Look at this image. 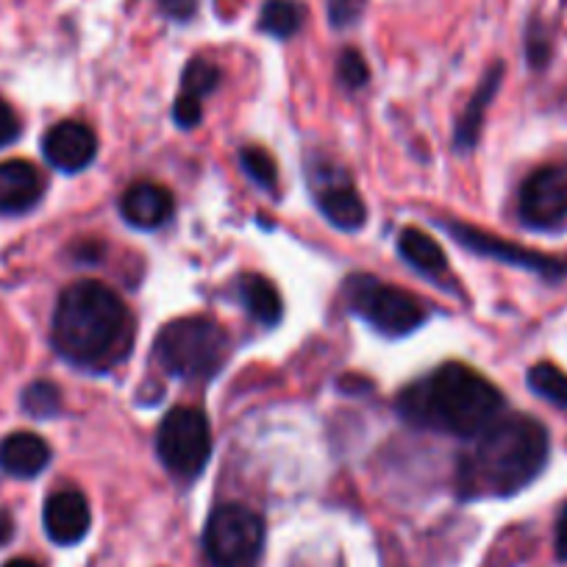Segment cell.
<instances>
[{
    "instance_id": "obj_1",
    "label": "cell",
    "mask_w": 567,
    "mask_h": 567,
    "mask_svg": "<svg viewBox=\"0 0 567 567\" xmlns=\"http://www.w3.org/2000/svg\"><path fill=\"white\" fill-rule=\"evenodd\" d=\"M545 425L528 414L498 417L473 437L462 456L460 489L465 498H506L526 489L548 465Z\"/></svg>"
},
{
    "instance_id": "obj_2",
    "label": "cell",
    "mask_w": 567,
    "mask_h": 567,
    "mask_svg": "<svg viewBox=\"0 0 567 567\" xmlns=\"http://www.w3.org/2000/svg\"><path fill=\"white\" fill-rule=\"evenodd\" d=\"M128 340V312L106 284L79 281L62 292L53 315L59 357L75 368L103 370L125 357Z\"/></svg>"
},
{
    "instance_id": "obj_3",
    "label": "cell",
    "mask_w": 567,
    "mask_h": 567,
    "mask_svg": "<svg viewBox=\"0 0 567 567\" xmlns=\"http://www.w3.org/2000/svg\"><path fill=\"white\" fill-rule=\"evenodd\" d=\"M403 417L423 429L473 440L504 409L498 386L465 364H443L432 375L403 390L398 401Z\"/></svg>"
},
{
    "instance_id": "obj_4",
    "label": "cell",
    "mask_w": 567,
    "mask_h": 567,
    "mask_svg": "<svg viewBox=\"0 0 567 567\" xmlns=\"http://www.w3.org/2000/svg\"><path fill=\"white\" fill-rule=\"evenodd\" d=\"M231 340L209 318H182L167 323L156 337V359L178 379H212L226 364Z\"/></svg>"
},
{
    "instance_id": "obj_5",
    "label": "cell",
    "mask_w": 567,
    "mask_h": 567,
    "mask_svg": "<svg viewBox=\"0 0 567 567\" xmlns=\"http://www.w3.org/2000/svg\"><path fill=\"white\" fill-rule=\"evenodd\" d=\"M204 548L212 567H259L265 548L261 517L248 506H217L206 523Z\"/></svg>"
},
{
    "instance_id": "obj_6",
    "label": "cell",
    "mask_w": 567,
    "mask_h": 567,
    "mask_svg": "<svg viewBox=\"0 0 567 567\" xmlns=\"http://www.w3.org/2000/svg\"><path fill=\"white\" fill-rule=\"evenodd\" d=\"M346 296L353 312L362 320H368L373 329L384 331V334H412L425 320V309L417 298L403 290H395V287H386L384 281L373 276L348 278Z\"/></svg>"
},
{
    "instance_id": "obj_7",
    "label": "cell",
    "mask_w": 567,
    "mask_h": 567,
    "mask_svg": "<svg viewBox=\"0 0 567 567\" xmlns=\"http://www.w3.org/2000/svg\"><path fill=\"white\" fill-rule=\"evenodd\" d=\"M156 451L173 476L184 482L200 476L212 454V434L204 412L189 406L171 409L156 434Z\"/></svg>"
},
{
    "instance_id": "obj_8",
    "label": "cell",
    "mask_w": 567,
    "mask_h": 567,
    "mask_svg": "<svg viewBox=\"0 0 567 567\" xmlns=\"http://www.w3.org/2000/svg\"><path fill=\"white\" fill-rule=\"evenodd\" d=\"M520 217L534 231L567 228V162L545 165L526 178L520 189Z\"/></svg>"
},
{
    "instance_id": "obj_9",
    "label": "cell",
    "mask_w": 567,
    "mask_h": 567,
    "mask_svg": "<svg viewBox=\"0 0 567 567\" xmlns=\"http://www.w3.org/2000/svg\"><path fill=\"white\" fill-rule=\"evenodd\" d=\"M449 234L460 245L471 248L473 254L478 256H493V259L506 261V265L523 267V270H532L537 276L548 278V281H559V278L567 276V265L561 259H554V256L537 254V250L520 248V245H512L506 239L493 237V234H484L478 228L465 226V223H449Z\"/></svg>"
},
{
    "instance_id": "obj_10",
    "label": "cell",
    "mask_w": 567,
    "mask_h": 567,
    "mask_svg": "<svg viewBox=\"0 0 567 567\" xmlns=\"http://www.w3.org/2000/svg\"><path fill=\"white\" fill-rule=\"evenodd\" d=\"M42 154H45L48 165L56 167L62 173H79L92 165L97 154V140L92 134L90 125L75 123V120H64L56 123L42 140Z\"/></svg>"
},
{
    "instance_id": "obj_11",
    "label": "cell",
    "mask_w": 567,
    "mask_h": 567,
    "mask_svg": "<svg viewBox=\"0 0 567 567\" xmlns=\"http://www.w3.org/2000/svg\"><path fill=\"white\" fill-rule=\"evenodd\" d=\"M42 523H45L48 537L56 545H75L86 537L92 526L90 504L79 489H62L53 493L45 501V512H42Z\"/></svg>"
},
{
    "instance_id": "obj_12",
    "label": "cell",
    "mask_w": 567,
    "mask_h": 567,
    "mask_svg": "<svg viewBox=\"0 0 567 567\" xmlns=\"http://www.w3.org/2000/svg\"><path fill=\"white\" fill-rule=\"evenodd\" d=\"M120 212L134 228H159L173 215V195L162 184L140 182L131 184L120 200Z\"/></svg>"
},
{
    "instance_id": "obj_13",
    "label": "cell",
    "mask_w": 567,
    "mask_h": 567,
    "mask_svg": "<svg viewBox=\"0 0 567 567\" xmlns=\"http://www.w3.org/2000/svg\"><path fill=\"white\" fill-rule=\"evenodd\" d=\"M42 178L31 162H0V215H23L40 200Z\"/></svg>"
},
{
    "instance_id": "obj_14",
    "label": "cell",
    "mask_w": 567,
    "mask_h": 567,
    "mask_svg": "<svg viewBox=\"0 0 567 567\" xmlns=\"http://www.w3.org/2000/svg\"><path fill=\"white\" fill-rule=\"evenodd\" d=\"M51 462V445L31 432H14L0 445V467L14 478H34Z\"/></svg>"
},
{
    "instance_id": "obj_15",
    "label": "cell",
    "mask_w": 567,
    "mask_h": 567,
    "mask_svg": "<svg viewBox=\"0 0 567 567\" xmlns=\"http://www.w3.org/2000/svg\"><path fill=\"white\" fill-rule=\"evenodd\" d=\"M318 206L326 215L331 226L342 228V231H357L368 220V209H364L362 198L353 193L346 184H331V187L320 189Z\"/></svg>"
},
{
    "instance_id": "obj_16",
    "label": "cell",
    "mask_w": 567,
    "mask_h": 567,
    "mask_svg": "<svg viewBox=\"0 0 567 567\" xmlns=\"http://www.w3.org/2000/svg\"><path fill=\"white\" fill-rule=\"evenodd\" d=\"M239 298H243L245 309H248L250 318L261 326H276L281 320L284 307H281V296L272 287L267 278L256 276V272H245L243 278L237 281Z\"/></svg>"
},
{
    "instance_id": "obj_17",
    "label": "cell",
    "mask_w": 567,
    "mask_h": 567,
    "mask_svg": "<svg viewBox=\"0 0 567 567\" xmlns=\"http://www.w3.org/2000/svg\"><path fill=\"white\" fill-rule=\"evenodd\" d=\"M398 250H401V256L414 270L429 278H440L449 270L443 248L429 234L417 231V228H403L401 239H398Z\"/></svg>"
},
{
    "instance_id": "obj_18",
    "label": "cell",
    "mask_w": 567,
    "mask_h": 567,
    "mask_svg": "<svg viewBox=\"0 0 567 567\" xmlns=\"http://www.w3.org/2000/svg\"><path fill=\"white\" fill-rule=\"evenodd\" d=\"M501 75H504V68L495 64V68L484 75L482 86H478V92L473 95L471 106H467L465 114L460 117V128H456V145H460V148H473V145H476L484 125V112H487V103L493 101V95L498 92Z\"/></svg>"
},
{
    "instance_id": "obj_19",
    "label": "cell",
    "mask_w": 567,
    "mask_h": 567,
    "mask_svg": "<svg viewBox=\"0 0 567 567\" xmlns=\"http://www.w3.org/2000/svg\"><path fill=\"white\" fill-rule=\"evenodd\" d=\"M303 9L296 0H267L259 14V29L276 40H290L301 31Z\"/></svg>"
},
{
    "instance_id": "obj_20",
    "label": "cell",
    "mask_w": 567,
    "mask_h": 567,
    "mask_svg": "<svg viewBox=\"0 0 567 567\" xmlns=\"http://www.w3.org/2000/svg\"><path fill=\"white\" fill-rule=\"evenodd\" d=\"M528 386L554 406H567V373H561L556 364H534L528 370Z\"/></svg>"
},
{
    "instance_id": "obj_21",
    "label": "cell",
    "mask_w": 567,
    "mask_h": 567,
    "mask_svg": "<svg viewBox=\"0 0 567 567\" xmlns=\"http://www.w3.org/2000/svg\"><path fill=\"white\" fill-rule=\"evenodd\" d=\"M23 409L37 420H48L62 409V392L51 381H34L23 392Z\"/></svg>"
},
{
    "instance_id": "obj_22",
    "label": "cell",
    "mask_w": 567,
    "mask_h": 567,
    "mask_svg": "<svg viewBox=\"0 0 567 567\" xmlns=\"http://www.w3.org/2000/svg\"><path fill=\"white\" fill-rule=\"evenodd\" d=\"M217 81H220V70L215 64L204 62V59H193L184 70V79H182V92L195 97H204L209 92H215Z\"/></svg>"
},
{
    "instance_id": "obj_23",
    "label": "cell",
    "mask_w": 567,
    "mask_h": 567,
    "mask_svg": "<svg viewBox=\"0 0 567 567\" xmlns=\"http://www.w3.org/2000/svg\"><path fill=\"white\" fill-rule=\"evenodd\" d=\"M239 162H243L245 173H248L250 178H254L259 187L265 189H276V182H278V171H276V162H272V156L267 154V151L261 148H245L243 154H239Z\"/></svg>"
},
{
    "instance_id": "obj_24",
    "label": "cell",
    "mask_w": 567,
    "mask_h": 567,
    "mask_svg": "<svg viewBox=\"0 0 567 567\" xmlns=\"http://www.w3.org/2000/svg\"><path fill=\"white\" fill-rule=\"evenodd\" d=\"M340 81L346 86H351V90H359V86H364V81H368V64H364V59L359 56L357 51H346L340 56Z\"/></svg>"
},
{
    "instance_id": "obj_25",
    "label": "cell",
    "mask_w": 567,
    "mask_h": 567,
    "mask_svg": "<svg viewBox=\"0 0 567 567\" xmlns=\"http://www.w3.org/2000/svg\"><path fill=\"white\" fill-rule=\"evenodd\" d=\"M173 117H176V123L182 125V128H193V125H198L200 123V97L182 92V95L176 97V106H173Z\"/></svg>"
},
{
    "instance_id": "obj_26",
    "label": "cell",
    "mask_w": 567,
    "mask_h": 567,
    "mask_svg": "<svg viewBox=\"0 0 567 567\" xmlns=\"http://www.w3.org/2000/svg\"><path fill=\"white\" fill-rule=\"evenodd\" d=\"M20 136V120L14 114V109L9 106L3 97H0V148H7L12 145L14 140Z\"/></svg>"
},
{
    "instance_id": "obj_27",
    "label": "cell",
    "mask_w": 567,
    "mask_h": 567,
    "mask_svg": "<svg viewBox=\"0 0 567 567\" xmlns=\"http://www.w3.org/2000/svg\"><path fill=\"white\" fill-rule=\"evenodd\" d=\"M159 9L173 20H189L198 9V0H159Z\"/></svg>"
},
{
    "instance_id": "obj_28",
    "label": "cell",
    "mask_w": 567,
    "mask_h": 567,
    "mask_svg": "<svg viewBox=\"0 0 567 567\" xmlns=\"http://www.w3.org/2000/svg\"><path fill=\"white\" fill-rule=\"evenodd\" d=\"M556 556L567 561V504L561 506L559 520H556Z\"/></svg>"
},
{
    "instance_id": "obj_29",
    "label": "cell",
    "mask_w": 567,
    "mask_h": 567,
    "mask_svg": "<svg viewBox=\"0 0 567 567\" xmlns=\"http://www.w3.org/2000/svg\"><path fill=\"white\" fill-rule=\"evenodd\" d=\"M14 534V520L7 509H0V545H7Z\"/></svg>"
},
{
    "instance_id": "obj_30",
    "label": "cell",
    "mask_w": 567,
    "mask_h": 567,
    "mask_svg": "<svg viewBox=\"0 0 567 567\" xmlns=\"http://www.w3.org/2000/svg\"><path fill=\"white\" fill-rule=\"evenodd\" d=\"M3 567H40V565H37V561H31V559H12V561H7Z\"/></svg>"
}]
</instances>
